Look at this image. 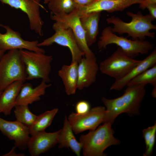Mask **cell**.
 I'll return each mask as SVG.
<instances>
[{"label": "cell", "mask_w": 156, "mask_h": 156, "mask_svg": "<svg viewBox=\"0 0 156 156\" xmlns=\"http://www.w3.org/2000/svg\"><path fill=\"white\" fill-rule=\"evenodd\" d=\"M50 18L52 20L69 27L72 29L79 47L84 54L85 57L95 56L87 45L85 33L76 8L69 13H51Z\"/></svg>", "instance_id": "30bf717a"}, {"label": "cell", "mask_w": 156, "mask_h": 156, "mask_svg": "<svg viewBox=\"0 0 156 156\" xmlns=\"http://www.w3.org/2000/svg\"><path fill=\"white\" fill-rule=\"evenodd\" d=\"M156 131V126L155 127L147 145L146 146L145 152L143 154L144 156H150L152 153L155 142Z\"/></svg>", "instance_id": "83f0119b"}, {"label": "cell", "mask_w": 156, "mask_h": 156, "mask_svg": "<svg viewBox=\"0 0 156 156\" xmlns=\"http://www.w3.org/2000/svg\"><path fill=\"white\" fill-rule=\"evenodd\" d=\"M49 0H44V3L45 4H47Z\"/></svg>", "instance_id": "d590c367"}, {"label": "cell", "mask_w": 156, "mask_h": 156, "mask_svg": "<svg viewBox=\"0 0 156 156\" xmlns=\"http://www.w3.org/2000/svg\"><path fill=\"white\" fill-rule=\"evenodd\" d=\"M151 84L156 86V65L145 70L131 80L127 86Z\"/></svg>", "instance_id": "d4e9b609"}, {"label": "cell", "mask_w": 156, "mask_h": 156, "mask_svg": "<svg viewBox=\"0 0 156 156\" xmlns=\"http://www.w3.org/2000/svg\"><path fill=\"white\" fill-rule=\"evenodd\" d=\"M6 32H0V49L5 52L14 49H25L37 52L45 53L43 49L38 46V40L29 41L24 40L21 34L14 31L9 26L0 24Z\"/></svg>", "instance_id": "7c38bea8"}, {"label": "cell", "mask_w": 156, "mask_h": 156, "mask_svg": "<svg viewBox=\"0 0 156 156\" xmlns=\"http://www.w3.org/2000/svg\"><path fill=\"white\" fill-rule=\"evenodd\" d=\"M152 4H156V0H144L139 4V8L144 10L146 8L148 5Z\"/></svg>", "instance_id": "4dcf8cb0"}, {"label": "cell", "mask_w": 156, "mask_h": 156, "mask_svg": "<svg viewBox=\"0 0 156 156\" xmlns=\"http://www.w3.org/2000/svg\"><path fill=\"white\" fill-rule=\"evenodd\" d=\"M156 65V49L155 48L151 53L134 67L125 76L115 80L111 86L110 90L120 91L127 86L132 79L142 72Z\"/></svg>", "instance_id": "e0dca14e"}, {"label": "cell", "mask_w": 156, "mask_h": 156, "mask_svg": "<svg viewBox=\"0 0 156 156\" xmlns=\"http://www.w3.org/2000/svg\"><path fill=\"white\" fill-rule=\"evenodd\" d=\"M26 78L25 65L19 50L8 51L0 60V92L14 81H26Z\"/></svg>", "instance_id": "5b68a950"}, {"label": "cell", "mask_w": 156, "mask_h": 156, "mask_svg": "<svg viewBox=\"0 0 156 156\" xmlns=\"http://www.w3.org/2000/svg\"><path fill=\"white\" fill-rule=\"evenodd\" d=\"M141 61L128 56L118 47L110 56L100 63L99 68L102 74L117 80L125 76Z\"/></svg>", "instance_id": "52a82bcc"}, {"label": "cell", "mask_w": 156, "mask_h": 156, "mask_svg": "<svg viewBox=\"0 0 156 156\" xmlns=\"http://www.w3.org/2000/svg\"><path fill=\"white\" fill-rule=\"evenodd\" d=\"M16 147L15 146H14L9 153L5 154L3 155V156H24L25 155L23 154H17L15 152V149Z\"/></svg>", "instance_id": "d6a6232c"}, {"label": "cell", "mask_w": 156, "mask_h": 156, "mask_svg": "<svg viewBox=\"0 0 156 156\" xmlns=\"http://www.w3.org/2000/svg\"><path fill=\"white\" fill-rule=\"evenodd\" d=\"M144 0H95L86 6L77 5L79 17L94 12L105 11L108 12L122 11L131 5L139 4Z\"/></svg>", "instance_id": "4fadbf2b"}, {"label": "cell", "mask_w": 156, "mask_h": 156, "mask_svg": "<svg viewBox=\"0 0 156 156\" xmlns=\"http://www.w3.org/2000/svg\"><path fill=\"white\" fill-rule=\"evenodd\" d=\"M149 12V14L154 19L156 18V4L148 5L146 8Z\"/></svg>", "instance_id": "f546056e"}, {"label": "cell", "mask_w": 156, "mask_h": 156, "mask_svg": "<svg viewBox=\"0 0 156 156\" xmlns=\"http://www.w3.org/2000/svg\"><path fill=\"white\" fill-rule=\"evenodd\" d=\"M155 126H156V124L155 122L153 126L149 127L143 130V137L145 140L146 146L147 145L148 141L152 134L153 129Z\"/></svg>", "instance_id": "f1b7e54d"}, {"label": "cell", "mask_w": 156, "mask_h": 156, "mask_svg": "<svg viewBox=\"0 0 156 156\" xmlns=\"http://www.w3.org/2000/svg\"><path fill=\"white\" fill-rule=\"evenodd\" d=\"M145 85L127 86L124 94L117 98L109 99L103 97L101 100L106 107V113L103 123L113 124L120 114L126 113L129 116L137 115L146 93Z\"/></svg>", "instance_id": "6da1fadb"}, {"label": "cell", "mask_w": 156, "mask_h": 156, "mask_svg": "<svg viewBox=\"0 0 156 156\" xmlns=\"http://www.w3.org/2000/svg\"><path fill=\"white\" fill-rule=\"evenodd\" d=\"M109 122H105L96 129L90 130L87 134L80 136L79 142L82 146L84 156H105L104 153L107 147L120 143L114 136V131Z\"/></svg>", "instance_id": "3957f363"}, {"label": "cell", "mask_w": 156, "mask_h": 156, "mask_svg": "<svg viewBox=\"0 0 156 156\" xmlns=\"http://www.w3.org/2000/svg\"><path fill=\"white\" fill-rule=\"evenodd\" d=\"M25 81L18 80L8 85L1 92L0 97V113L5 116L11 114L21 88Z\"/></svg>", "instance_id": "d6986e66"}, {"label": "cell", "mask_w": 156, "mask_h": 156, "mask_svg": "<svg viewBox=\"0 0 156 156\" xmlns=\"http://www.w3.org/2000/svg\"><path fill=\"white\" fill-rule=\"evenodd\" d=\"M127 15L131 18L129 23L123 21L117 16H114L108 17L106 21L109 24H112V31L120 34H128V37H131L132 40H144L146 37L152 38L155 37V33L150 31L156 29V26L152 22L154 19L149 14L144 15L140 11L134 13L128 11Z\"/></svg>", "instance_id": "7a4b0ae2"}, {"label": "cell", "mask_w": 156, "mask_h": 156, "mask_svg": "<svg viewBox=\"0 0 156 156\" xmlns=\"http://www.w3.org/2000/svg\"><path fill=\"white\" fill-rule=\"evenodd\" d=\"M55 31L51 37L38 43L39 47L49 46L54 43L66 47L69 49L72 56L71 62L79 63L83 57L84 53L79 47L72 29L56 22L52 26Z\"/></svg>", "instance_id": "ba28073f"}, {"label": "cell", "mask_w": 156, "mask_h": 156, "mask_svg": "<svg viewBox=\"0 0 156 156\" xmlns=\"http://www.w3.org/2000/svg\"><path fill=\"white\" fill-rule=\"evenodd\" d=\"M0 130L10 140L14 142V146L21 150L27 148L30 138L29 128L17 120L11 121L0 117Z\"/></svg>", "instance_id": "5bb4252c"}, {"label": "cell", "mask_w": 156, "mask_h": 156, "mask_svg": "<svg viewBox=\"0 0 156 156\" xmlns=\"http://www.w3.org/2000/svg\"><path fill=\"white\" fill-rule=\"evenodd\" d=\"M73 132L67 118L65 116L63 127L60 129L58 143V148H70L76 155L80 156L82 144L76 140Z\"/></svg>", "instance_id": "ffe728a7"}, {"label": "cell", "mask_w": 156, "mask_h": 156, "mask_svg": "<svg viewBox=\"0 0 156 156\" xmlns=\"http://www.w3.org/2000/svg\"><path fill=\"white\" fill-rule=\"evenodd\" d=\"M106 113L104 107L98 106L83 114L72 112L67 118L73 132L77 134L87 130L95 129L103 123Z\"/></svg>", "instance_id": "9c48e42d"}, {"label": "cell", "mask_w": 156, "mask_h": 156, "mask_svg": "<svg viewBox=\"0 0 156 156\" xmlns=\"http://www.w3.org/2000/svg\"><path fill=\"white\" fill-rule=\"evenodd\" d=\"M5 52L0 49V60L5 54Z\"/></svg>", "instance_id": "e575fe53"}, {"label": "cell", "mask_w": 156, "mask_h": 156, "mask_svg": "<svg viewBox=\"0 0 156 156\" xmlns=\"http://www.w3.org/2000/svg\"><path fill=\"white\" fill-rule=\"evenodd\" d=\"M101 12L90 13L80 17L85 33L86 40L89 47L95 42L99 33V24Z\"/></svg>", "instance_id": "7402d4cb"}, {"label": "cell", "mask_w": 156, "mask_h": 156, "mask_svg": "<svg viewBox=\"0 0 156 156\" xmlns=\"http://www.w3.org/2000/svg\"><path fill=\"white\" fill-rule=\"evenodd\" d=\"M99 70L95 56L83 57L78 63L77 89L82 90L94 83Z\"/></svg>", "instance_id": "2e32d148"}, {"label": "cell", "mask_w": 156, "mask_h": 156, "mask_svg": "<svg viewBox=\"0 0 156 156\" xmlns=\"http://www.w3.org/2000/svg\"><path fill=\"white\" fill-rule=\"evenodd\" d=\"M25 64L26 80L41 79L47 83L50 82L49 75L51 70L52 55L25 49L19 50Z\"/></svg>", "instance_id": "8992f818"}, {"label": "cell", "mask_w": 156, "mask_h": 156, "mask_svg": "<svg viewBox=\"0 0 156 156\" xmlns=\"http://www.w3.org/2000/svg\"><path fill=\"white\" fill-rule=\"evenodd\" d=\"M1 92H0V96H1Z\"/></svg>", "instance_id": "8d00e7d4"}, {"label": "cell", "mask_w": 156, "mask_h": 156, "mask_svg": "<svg viewBox=\"0 0 156 156\" xmlns=\"http://www.w3.org/2000/svg\"><path fill=\"white\" fill-rule=\"evenodd\" d=\"M153 87V88L152 92L151 95L153 97L155 98L156 97V86Z\"/></svg>", "instance_id": "836d02e7"}, {"label": "cell", "mask_w": 156, "mask_h": 156, "mask_svg": "<svg viewBox=\"0 0 156 156\" xmlns=\"http://www.w3.org/2000/svg\"><path fill=\"white\" fill-rule=\"evenodd\" d=\"M112 44L117 45L127 55L133 58L140 54H148L154 46L148 40H131L118 36L112 31V27L108 26L102 31L97 43L98 49L101 50L106 49L108 45Z\"/></svg>", "instance_id": "277c9868"}, {"label": "cell", "mask_w": 156, "mask_h": 156, "mask_svg": "<svg viewBox=\"0 0 156 156\" xmlns=\"http://www.w3.org/2000/svg\"><path fill=\"white\" fill-rule=\"evenodd\" d=\"M60 131L47 133L44 131L31 135L27 145L30 155L39 156L54 146L58 143Z\"/></svg>", "instance_id": "9a60e30c"}, {"label": "cell", "mask_w": 156, "mask_h": 156, "mask_svg": "<svg viewBox=\"0 0 156 156\" xmlns=\"http://www.w3.org/2000/svg\"><path fill=\"white\" fill-rule=\"evenodd\" d=\"M58 111V108H54L37 116L34 124L29 128L30 135L44 131L50 125Z\"/></svg>", "instance_id": "603a6c76"}, {"label": "cell", "mask_w": 156, "mask_h": 156, "mask_svg": "<svg viewBox=\"0 0 156 156\" xmlns=\"http://www.w3.org/2000/svg\"><path fill=\"white\" fill-rule=\"evenodd\" d=\"M47 4L51 13H69L76 6L73 0H49Z\"/></svg>", "instance_id": "484cf974"}, {"label": "cell", "mask_w": 156, "mask_h": 156, "mask_svg": "<svg viewBox=\"0 0 156 156\" xmlns=\"http://www.w3.org/2000/svg\"><path fill=\"white\" fill-rule=\"evenodd\" d=\"M90 105L88 101L85 100L80 101L76 104V113L78 114L85 113L90 109Z\"/></svg>", "instance_id": "4316f807"}, {"label": "cell", "mask_w": 156, "mask_h": 156, "mask_svg": "<svg viewBox=\"0 0 156 156\" xmlns=\"http://www.w3.org/2000/svg\"><path fill=\"white\" fill-rule=\"evenodd\" d=\"M47 83L42 81L34 88L31 83H24L17 97L16 105H28L40 100V96L45 94L46 89L51 86V84Z\"/></svg>", "instance_id": "ac0fdd59"}, {"label": "cell", "mask_w": 156, "mask_h": 156, "mask_svg": "<svg viewBox=\"0 0 156 156\" xmlns=\"http://www.w3.org/2000/svg\"><path fill=\"white\" fill-rule=\"evenodd\" d=\"M14 114L16 120L30 128L34 124L37 116L29 110L28 105H16Z\"/></svg>", "instance_id": "cb8c5ba5"}, {"label": "cell", "mask_w": 156, "mask_h": 156, "mask_svg": "<svg viewBox=\"0 0 156 156\" xmlns=\"http://www.w3.org/2000/svg\"><path fill=\"white\" fill-rule=\"evenodd\" d=\"M78 63L71 62L64 64L58 71V75L64 86L65 92L68 95L75 94L77 89Z\"/></svg>", "instance_id": "44dd1931"}, {"label": "cell", "mask_w": 156, "mask_h": 156, "mask_svg": "<svg viewBox=\"0 0 156 156\" xmlns=\"http://www.w3.org/2000/svg\"><path fill=\"white\" fill-rule=\"evenodd\" d=\"M0 1L26 13L31 29L40 36L43 35L44 22L40 16V8L46 9L41 4L40 0H0Z\"/></svg>", "instance_id": "8fae6325"}, {"label": "cell", "mask_w": 156, "mask_h": 156, "mask_svg": "<svg viewBox=\"0 0 156 156\" xmlns=\"http://www.w3.org/2000/svg\"><path fill=\"white\" fill-rule=\"evenodd\" d=\"M95 0H73L76 5L86 6L92 3Z\"/></svg>", "instance_id": "1f68e13d"}]
</instances>
